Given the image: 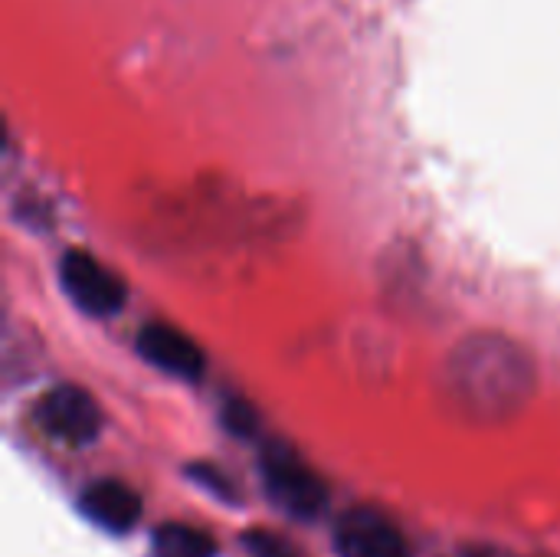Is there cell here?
Listing matches in <instances>:
<instances>
[{"label":"cell","mask_w":560,"mask_h":557,"mask_svg":"<svg viewBox=\"0 0 560 557\" xmlns=\"http://www.w3.org/2000/svg\"><path fill=\"white\" fill-rule=\"evenodd\" d=\"M535 391L528 351L502 335H472L446 361V394L476 423L518 417Z\"/></svg>","instance_id":"1"},{"label":"cell","mask_w":560,"mask_h":557,"mask_svg":"<svg viewBox=\"0 0 560 557\" xmlns=\"http://www.w3.org/2000/svg\"><path fill=\"white\" fill-rule=\"evenodd\" d=\"M259 469H262L269 499L282 512H289L292 519L322 515L328 502V489L289 446H269L259 460Z\"/></svg>","instance_id":"2"},{"label":"cell","mask_w":560,"mask_h":557,"mask_svg":"<svg viewBox=\"0 0 560 557\" xmlns=\"http://www.w3.org/2000/svg\"><path fill=\"white\" fill-rule=\"evenodd\" d=\"M33 420L49 440L72 446V450H82L102 437L98 404L82 387H72V384H59L46 391L33 407Z\"/></svg>","instance_id":"3"},{"label":"cell","mask_w":560,"mask_h":557,"mask_svg":"<svg viewBox=\"0 0 560 557\" xmlns=\"http://www.w3.org/2000/svg\"><path fill=\"white\" fill-rule=\"evenodd\" d=\"M59 286L69 295V302L92 318H112L128 302L125 282L95 256L79 253V250L59 259Z\"/></svg>","instance_id":"4"},{"label":"cell","mask_w":560,"mask_h":557,"mask_svg":"<svg viewBox=\"0 0 560 557\" xmlns=\"http://www.w3.org/2000/svg\"><path fill=\"white\" fill-rule=\"evenodd\" d=\"M335 548L341 557H410L404 532L371 509H351L341 515L335 529Z\"/></svg>","instance_id":"5"},{"label":"cell","mask_w":560,"mask_h":557,"mask_svg":"<svg viewBox=\"0 0 560 557\" xmlns=\"http://www.w3.org/2000/svg\"><path fill=\"white\" fill-rule=\"evenodd\" d=\"M138 355L154 364L164 374L184 378V381H197L207 368L203 351L197 348L194 338H187L180 328L164 325V322H151L138 332Z\"/></svg>","instance_id":"6"},{"label":"cell","mask_w":560,"mask_h":557,"mask_svg":"<svg viewBox=\"0 0 560 557\" xmlns=\"http://www.w3.org/2000/svg\"><path fill=\"white\" fill-rule=\"evenodd\" d=\"M79 509L92 525H98L102 532H112V535H125L128 529H135L141 522L138 492L118 479H98V483L85 486L79 496Z\"/></svg>","instance_id":"7"},{"label":"cell","mask_w":560,"mask_h":557,"mask_svg":"<svg viewBox=\"0 0 560 557\" xmlns=\"http://www.w3.org/2000/svg\"><path fill=\"white\" fill-rule=\"evenodd\" d=\"M151 555L154 557H213L217 555V542L194 529V525H164L154 532V542H151Z\"/></svg>","instance_id":"8"},{"label":"cell","mask_w":560,"mask_h":557,"mask_svg":"<svg viewBox=\"0 0 560 557\" xmlns=\"http://www.w3.org/2000/svg\"><path fill=\"white\" fill-rule=\"evenodd\" d=\"M223 420H226V427H230L233 433H240V437H246V433L256 430V417L249 414V407H246L243 401H233V404L226 407Z\"/></svg>","instance_id":"9"},{"label":"cell","mask_w":560,"mask_h":557,"mask_svg":"<svg viewBox=\"0 0 560 557\" xmlns=\"http://www.w3.org/2000/svg\"><path fill=\"white\" fill-rule=\"evenodd\" d=\"M249 545H253V548H256L262 557H292L285 548H282V545H276L272 538H262V535H253V538H249Z\"/></svg>","instance_id":"10"}]
</instances>
